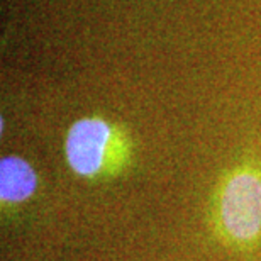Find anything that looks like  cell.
<instances>
[{"label":"cell","mask_w":261,"mask_h":261,"mask_svg":"<svg viewBox=\"0 0 261 261\" xmlns=\"http://www.w3.org/2000/svg\"><path fill=\"white\" fill-rule=\"evenodd\" d=\"M212 222L227 246L253 248L261 244L259 166H234L222 176L214 192Z\"/></svg>","instance_id":"1"},{"label":"cell","mask_w":261,"mask_h":261,"mask_svg":"<svg viewBox=\"0 0 261 261\" xmlns=\"http://www.w3.org/2000/svg\"><path fill=\"white\" fill-rule=\"evenodd\" d=\"M65 158L70 170L80 178H111L129 165V136L103 117L78 119L66 133Z\"/></svg>","instance_id":"2"},{"label":"cell","mask_w":261,"mask_h":261,"mask_svg":"<svg viewBox=\"0 0 261 261\" xmlns=\"http://www.w3.org/2000/svg\"><path fill=\"white\" fill-rule=\"evenodd\" d=\"M39 190V175L28 160L7 154L0 160V203L4 217L25 205Z\"/></svg>","instance_id":"3"}]
</instances>
